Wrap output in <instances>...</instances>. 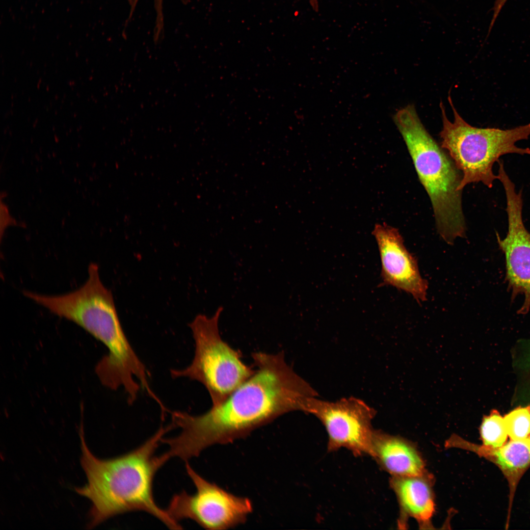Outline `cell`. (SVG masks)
I'll return each instance as SVG.
<instances>
[{"label": "cell", "instance_id": "obj_8", "mask_svg": "<svg viewBox=\"0 0 530 530\" xmlns=\"http://www.w3.org/2000/svg\"><path fill=\"white\" fill-rule=\"evenodd\" d=\"M303 412L313 415L324 425L329 451L345 448L357 455H369L376 411L362 400L352 397L332 402L312 397Z\"/></svg>", "mask_w": 530, "mask_h": 530}, {"label": "cell", "instance_id": "obj_16", "mask_svg": "<svg viewBox=\"0 0 530 530\" xmlns=\"http://www.w3.org/2000/svg\"><path fill=\"white\" fill-rule=\"evenodd\" d=\"M139 0H128L130 6V12L134 13L137 3ZM184 4L189 3L192 0H180ZM154 7L156 13V18L157 20H161L164 18L163 10V0H153Z\"/></svg>", "mask_w": 530, "mask_h": 530}, {"label": "cell", "instance_id": "obj_4", "mask_svg": "<svg viewBox=\"0 0 530 530\" xmlns=\"http://www.w3.org/2000/svg\"><path fill=\"white\" fill-rule=\"evenodd\" d=\"M394 121L430 198L437 232L452 244L457 238L466 236L459 188L462 173L425 129L413 105L398 110Z\"/></svg>", "mask_w": 530, "mask_h": 530}, {"label": "cell", "instance_id": "obj_19", "mask_svg": "<svg viewBox=\"0 0 530 530\" xmlns=\"http://www.w3.org/2000/svg\"><path fill=\"white\" fill-rule=\"evenodd\" d=\"M310 3L312 7L314 10L317 11L318 9V0H309Z\"/></svg>", "mask_w": 530, "mask_h": 530}, {"label": "cell", "instance_id": "obj_10", "mask_svg": "<svg viewBox=\"0 0 530 530\" xmlns=\"http://www.w3.org/2000/svg\"><path fill=\"white\" fill-rule=\"evenodd\" d=\"M372 235L378 247L383 285L411 294L418 303L425 301L427 281L422 277L417 260L406 248L398 230L377 224Z\"/></svg>", "mask_w": 530, "mask_h": 530}, {"label": "cell", "instance_id": "obj_7", "mask_svg": "<svg viewBox=\"0 0 530 530\" xmlns=\"http://www.w3.org/2000/svg\"><path fill=\"white\" fill-rule=\"evenodd\" d=\"M186 472L196 488L194 494L183 491L174 495L166 511L179 522L190 519L203 528L224 530L244 523L253 510L252 503L246 497L235 496L198 475L186 462Z\"/></svg>", "mask_w": 530, "mask_h": 530}, {"label": "cell", "instance_id": "obj_12", "mask_svg": "<svg viewBox=\"0 0 530 530\" xmlns=\"http://www.w3.org/2000/svg\"><path fill=\"white\" fill-rule=\"evenodd\" d=\"M391 484L402 509L421 522H427L434 511L429 484L422 477L393 476Z\"/></svg>", "mask_w": 530, "mask_h": 530}, {"label": "cell", "instance_id": "obj_18", "mask_svg": "<svg viewBox=\"0 0 530 530\" xmlns=\"http://www.w3.org/2000/svg\"><path fill=\"white\" fill-rule=\"evenodd\" d=\"M507 1V0H496L492 9L493 14L489 27L488 35L489 34L501 9Z\"/></svg>", "mask_w": 530, "mask_h": 530}, {"label": "cell", "instance_id": "obj_15", "mask_svg": "<svg viewBox=\"0 0 530 530\" xmlns=\"http://www.w3.org/2000/svg\"><path fill=\"white\" fill-rule=\"evenodd\" d=\"M504 418L511 440L524 439L530 436V406L516 408Z\"/></svg>", "mask_w": 530, "mask_h": 530}, {"label": "cell", "instance_id": "obj_9", "mask_svg": "<svg viewBox=\"0 0 530 530\" xmlns=\"http://www.w3.org/2000/svg\"><path fill=\"white\" fill-rule=\"evenodd\" d=\"M497 176L505 194L508 231L503 239L496 232L497 240L505 256L507 290L512 302L517 296L524 295L517 314L526 315L530 310V232L523 220L522 191L517 192L504 168L500 169Z\"/></svg>", "mask_w": 530, "mask_h": 530}, {"label": "cell", "instance_id": "obj_2", "mask_svg": "<svg viewBox=\"0 0 530 530\" xmlns=\"http://www.w3.org/2000/svg\"><path fill=\"white\" fill-rule=\"evenodd\" d=\"M172 428L171 424L161 427L136 449L116 457L101 459L88 449L81 427L80 463L87 483L75 490L92 502L88 529L116 515L134 511L151 514L170 529H183L166 510L157 504L153 493L155 474L168 460L164 453L155 456V451L163 435Z\"/></svg>", "mask_w": 530, "mask_h": 530}, {"label": "cell", "instance_id": "obj_17", "mask_svg": "<svg viewBox=\"0 0 530 530\" xmlns=\"http://www.w3.org/2000/svg\"><path fill=\"white\" fill-rule=\"evenodd\" d=\"M16 222L14 219L11 217L9 213L8 210L5 204L2 203L1 202L0 204V228H1V236L2 232L4 229L9 225H15Z\"/></svg>", "mask_w": 530, "mask_h": 530}, {"label": "cell", "instance_id": "obj_14", "mask_svg": "<svg viewBox=\"0 0 530 530\" xmlns=\"http://www.w3.org/2000/svg\"><path fill=\"white\" fill-rule=\"evenodd\" d=\"M480 433L483 447L497 449L505 443L508 436L504 418L498 412L492 411L484 417L480 427Z\"/></svg>", "mask_w": 530, "mask_h": 530}, {"label": "cell", "instance_id": "obj_11", "mask_svg": "<svg viewBox=\"0 0 530 530\" xmlns=\"http://www.w3.org/2000/svg\"><path fill=\"white\" fill-rule=\"evenodd\" d=\"M369 455L397 477H423L424 462L416 450L403 439L374 430Z\"/></svg>", "mask_w": 530, "mask_h": 530}, {"label": "cell", "instance_id": "obj_13", "mask_svg": "<svg viewBox=\"0 0 530 530\" xmlns=\"http://www.w3.org/2000/svg\"><path fill=\"white\" fill-rule=\"evenodd\" d=\"M479 451L491 453L496 462L507 474L521 472L530 464V436L521 440H511L497 449L483 447Z\"/></svg>", "mask_w": 530, "mask_h": 530}, {"label": "cell", "instance_id": "obj_6", "mask_svg": "<svg viewBox=\"0 0 530 530\" xmlns=\"http://www.w3.org/2000/svg\"><path fill=\"white\" fill-rule=\"evenodd\" d=\"M222 310L219 307L211 317L198 315L189 323L195 344L193 358L187 367L170 371L174 378H188L203 385L213 406L223 402L255 371L241 361L239 351L222 339L218 320Z\"/></svg>", "mask_w": 530, "mask_h": 530}, {"label": "cell", "instance_id": "obj_3", "mask_svg": "<svg viewBox=\"0 0 530 530\" xmlns=\"http://www.w3.org/2000/svg\"><path fill=\"white\" fill-rule=\"evenodd\" d=\"M88 278L78 290L61 295L24 294L52 313L81 327L104 344L108 353L96 366L106 387L132 392L149 381V372L129 343L121 324L111 292L102 282L99 267L91 264Z\"/></svg>", "mask_w": 530, "mask_h": 530}, {"label": "cell", "instance_id": "obj_1", "mask_svg": "<svg viewBox=\"0 0 530 530\" xmlns=\"http://www.w3.org/2000/svg\"><path fill=\"white\" fill-rule=\"evenodd\" d=\"M251 356L257 369L221 403L200 415L172 412L171 424L181 432L163 439L170 457L186 461L213 445L244 438L285 414L303 412L307 399L318 396L287 363L283 351Z\"/></svg>", "mask_w": 530, "mask_h": 530}, {"label": "cell", "instance_id": "obj_5", "mask_svg": "<svg viewBox=\"0 0 530 530\" xmlns=\"http://www.w3.org/2000/svg\"><path fill=\"white\" fill-rule=\"evenodd\" d=\"M448 100L454 119L452 122L449 120L441 103V147L448 151L462 173L460 190L470 183L478 182L492 187L494 181L497 179L493 166L501 156L508 154L530 155V148H521L516 145L517 141L529 138L530 123L507 130L475 127L459 114L450 95Z\"/></svg>", "mask_w": 530, "mask_h": 530}]
</instances>
